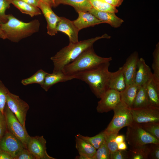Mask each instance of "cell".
<instances>
[{"label":"cell","instance_id":"1","mask_svg":"<svg viewBox=\"0 0 159 159\" xmlns=\"http://www.w3.org/2000/svg\"><path fill=\"white\" fill-rule=\"evenodd\" d=\"M110 62L103 63L91 69L73 74L74 79L84 81L92 92L100 99L109 89L111 72L109 70Z\"/></svg>","mask_w":159,"mask_h":159},{"label":"cell","instance_id":"2","mask_svg":"<svg viewBox=\"0 0 159 159\" xmlns=\"http://www.w3.org/2000/svg\"><path fill=\"white\" fill-rule=\"evenodd\" d=\"M111 36L106 34L101 36L88 39L75 43H70L50 58L54 66L53 71H62L63 67L73 61L87 49L93 46L97 41L102 39H109Z\"/></svg>","mask_w":159,"mask_h":159},{"label":"cell","instance_id":"3","mask_svg":"<svg viewBox=\"0 0 159 159\" xmlns=\"http://www.w3.org/2000/svg\"><path fill=\"white\" fill-rule=\"evenodd\" d=\"M7 19L6 22L1 24V27L6 39L12 42H18L39 30L40 23L38 19L25 22L11 14H8Z\"/></svg>","mask_w":159,"mask_h":159},{"label":"cell","instance_id":"4","mask_svg":"<svg viewBox=\"0 0 159 159\" xmlns=\"http://www.w3.org/2000/svg\"><path fill=\"white\" fill-rule=\"evenodd\" d=\"M111 57H103L95 53L93 46L86 50L73 61L66 65L62 71L65 74L72 75L86 71L105 62H110Z\"/></svg>","mask_w":159,"mask_h":159},{"label":"cell","instance_id":"5","mask_svg":"<svg viewBox=\"0 0 159 159\" xmlns=\"http://www.w3.org/2000/svg\"><path fill=\"white\" fill-rule=\"evenodd\" d=\"M114 115L111 121L104 130L106 133H118L122 128L127 127L133 122L130 109L121 101L113 110Z\"/></svg>","mask_w":159,"mask_h":159},{"label":"cell","instance_id":"6","mask_svg":"<svg viewBox=\"0 0 159 159\" xmlns=\"http://www.w3.org/2000/svg\"><path fill=\"white\" fill-rule=\"evenodd\" d=\"M126 140L130 146L159 144V140L145 131L140 123L133 122L127 127Z\"/></svg>","mask_w":159,"mask_h":159},{"label":"cell","instance_id":"7","mask_svg":"<svg viewBox=\"0 0 159 159\" xmlns=\"http://www.w3.org/2000/svg\"><path fill=\"white\" fill-rule=\"evenodd\" d=\"M4 113L5 117L8 131L19 139L23 143L25 148L30 136L14 114L6 104Z\"/></svg>","mask_w":159,"mask_h":159},{"label":"cell","instance_id":"8","mask_svg":"<svg viewBox=\"0 0 159 159\" xmlns=\"http://www.w3.org/2000/svg\"><path fill=\"white\" fill-rule=\"evenodd\" d=\"M6 104L25 129L26 114L29 108L28 104L19 96L9 92L8 94Z\"/></svg>","mask_w":159,"mask_h":159},{"label":"cell","instance_id":"9","mask_svg":"<svg viewBox=\"0 0 159 159\" xmlns=\"http://www.w3.org/2000/svg\"><path fill=\"white\" fill-rule=\"evenodd\" d=\"M130 111L133 121L138 123L159 122V107L151 105Z\"/></svg>","mask_w":159,"mask_h":159},{"label":"cell","instance_id":"10","mask_svg":"<svg viewBox=\"0 0 159 159\" xmlns=\"http://www.w3.org/2000/svg\"><path fill=\"white\" fill-rule=\"evenodd\" d=\"M100 99L96 107L97 111L100 113L113 110L121 102L120 92L111 89L107 90Z\"/></svg>","mask_w":159,"mask_h":159},{"label":"cell","instance_id":"11","mask_svg":"<svg viewBox=\"0 0 159 159\" xmlns=\"http://www.w3.org/2000/svg\"><path fill=\"white\" fill-rule=\"evenodd\" d=\"M24 148L25 147L22 142L8 131L0 139V151L8 153L14 159Z\"/></svg>","mask_w":159,"mask_h":159},{"label":"cell","instance_id":"12","mask_svg":"<svg viewBox=\"0 0 159 159\" xmlns=\"http://www.w3.org/2000/svg\"><path fill=\"white\" fill-rule=\"evenodd\" d=\"M46 143V140L43 136H30L27 148L36 159H56L48 154Z\"/></svg>","mask_w":159,"mask_h":159},{"label":"cell","instance_id":"13","mask_svg":"<svg viewBox=\"0 0 159 159\" xmlns=\"http://www.w3.org/2000/svg\"><path fill=\"white\" fill-rule=\"evenodd\" d=\"M51 7L46 3L40 0L38 7L41 11L47 21V33L52 36L57 33V27L60 18L55 14Z\"/></svg>","mask_w":159,"mask_h":159},{"label":"cell","instance_id":"14","mask_svg":"<svg viewBox=\"0 0 159 159\" xmlns=\"http://www.w3.org/2000/svg\"><path fill=\"white\" fill-rule=\"evenodd\" d=\"M139 59L138 53L135 51L127 58L125 62L122 67L125 78L126 87L135 83Z\"/></svg>","mask_w":159,"mask_h":159},{"label":"cell","instance_id":"15","mask_svg":"<svg viewBox=\"0 0 159 159\" xmlns=\"http://www.w3.org/2000/svg\"><path fill=\"white\" fill-rule=\"evenodd\" d=\"M57 30L66 34L69 37L70 43L78 42V34L79 30L73 23L72 21L63 17H60Z\"/></svg>","mask_w":159,"mask_h":159},{"label":"cell","instance_id":"16","mask_svg":"<svg viewBox=\"0 0 159 159\" xmlns=\"http://www.w3.org/2000/svg\"><path fill=\"white\" fill-rule=\"evenodd\" d=\"M78 17L72 21L80 31L85 28L104 23L88 11H78Z\"/></svg>","mask_w":159,"mask_h":159},{"label":"cell","instance_id":"17","mask_svg":"<svg viewBox=\"0 0 159 159\" xmlns=\"http://www.w3.org/2000/svg\"><path fill=\"white\" fill-rule=\"evenodd\" d=\"M74 79L73 75L65 74L62 71L53 72L52 73H47L43 84L41 85L45 91L47 92L53 85L60 82L66 81Z\"/></svg>","mask_w":159,"mask_h":159},{"label":"cell","instance_id":"18","mask_svg":"<svg viewBox=\"0 0 159 159\" xmlns=\"http://www.w3.org/2000/svg\"><path fill=\"white\" fill-rule=\"evenodd\" d=\"M153 76L150 67L142 58L139 59L137 64L135 83L139 86L146 84Z\"/></svg>","mask_w":159,"mask_h":159},{"label":"cell","instance_id":"19","mask_svg":"<svg viewBox=\"0 0 159 159\" xmlns=\"http://www.w3.org/2000/svg\"><path fill=\"white\" fill-rule=\"evenodd\" d=\"M88 12L104 23H107L114 28L119 27L124 22L123 20L117 17L115 13L99 11L93 7Z\"/></svg>","mask_w":159,"mask_h":159},{"label":"cell","instance_id":"20","mask_svg":"<svg viewBox=\"0 0 159 159\" xmlns=\"http://www.w3.org/2000/svg\"><path fill=\"white\" fill-rule=\"evenodd\" d=\"M139 87L134 83L126 87L123 91L120 92L121 101L130 109L132 108Z\"/></svg>","mask_w":159,"mask_h":159},{"label":"cell","instance_id":"21","mask_svg":"<svg viewBox=\"0 0 159 159\" xmlns=\"http://www.w3.org/2000/svg\"><path fill=\"white\" fill-rule=\"evenodd\" d=\"M109 86V89L114 90L119 92L125 89L126 82L122 67L115 72H111Z\"/></svg>","mask_w":159,"mask_h":159},{"label":"cell","instance_id":"22","mask_svg":"<svg viewBox=\"0 0 159 159\" xmlns=\"http://www.w3.org/2000/svg\"><path fill=\"white\" fill-rule=\"evenodd\" d=\"M146 86L150 105L159 107V82L155 80L153 75Z\"/></svg>","mask_w":159,"mask_h":159},{"label":"cell","instance_id":"23","mask_svg":"<svg viewBox=\"0 0 159 159\" xmlns=\"http://www.w3.org/2000/svg\"><path fill=\"white\" fill-rule=\"evenodd\" d=\"M75 147L79 155L87 156L93 159L96 149L92 145L79 137L75 136Z\"/></svg>","mask_w":159,"mask_h":159},{"label":"cell","instance_id":"24","mask_svg":"<svg viewBox=\"0 0 159 159\" xmlns=\"http://www.w3.org/2000/svg\"><path fill=\"white\" fill-rule=\"evenodd\" d=\"M54 7L59 4L69 5L77 11H88L93 8L89 0H54Z\"/></svg>","mask_w":159,"mask_h":159},{"label":"cell","instance_id":"25","mask_svg":"<svg viewBox=\"0 0 159 159\" xmlns=\"http://www.w3.org/2000/svg\"><path fill=\"white\" fill-rule=\"evenodd\" d=\"M150 105H151L147 93L146 84L140 86L134 101L132 108H139Z\"/></svg>","mask_w":159,"mask_h":159},{"label":"cell","instance_id":"26","mask_svg":"<svg viewBox=\"0 0 159 159\" xmlns=\"http://www.w3.org/2000/svg\"><path fill=\"white\" fill-rule=\"evenodd\" d=\"M11 4L22 13L28 14L31 17L42 14V12L38 7L20 0H14Z\"/></svg>","mask_w":159,"mask_h":159},{"label":"cell","instance_id":"27","mask_svg":"<svg viewBox=\"0 0 159 159\" xmlns=\"http://www.w3.org/2000/svg\"><path fill=\"white\" fill-rule=\"evenodd\" d=\"M148 144L130 146L128 151V159H148Z\"/></svg>","mask_w":159,"mask_h":159},{"label":"cell","instance_id":"28","mask_svg":"<svg viewBox=\"0 0 159 159\" xmlns=\"http://www.w3.org/2000/svg\"><path fill=\"white\" fill-rule=\"evenodd\" d=\"M47 73L42 69L39 70L31 76L22 80L21 83L25 86L34 83L39 84L41 86L43 84Z\"/></svg>","mask_w":159,"mask_h":159},{"label":"cell","instance_id":"29","mask_svg":"<svg viewBox=\"0 0 159 159\" xmlns=\"http://www.w3.org/2000/svg\"><path fill=\"white\" fill-rule=\"evenodd\" d=\"M76 135L87 142L96 150L102 145L105 139V134L104 130L97 135L91 137L83 136L80 134H78Z\"/></svg>","mask_w":159,"mask_h":159},{"label":"cell","instance_id":"30","mask_svg":"<svg viewBox=\"0 0 159 159\" xmlns=\"http://www.w3.org/2000/svg\"><path fill=\"white\" fill-rule=\"evenodd\" d=\"M92 7L101 11L117 13L118 10L116 7L105 2L104 0H89Z\"/></svg>","mask_w":159,"mask_h":159},{"label":"cell","instance_id":"31","mask_svg":"<svg viewBox=\"0 0 159 159\" xmlns=\"http://www.w3.org/2000/svg\"><path fill=\"white\" fill-rule=\"evenodd\" d=\"M140 124L145 131L159 140V122Z\"/></svg>","mask_w":159,"mask_h":159},{"label":"cell","instance_id":"32","mask_svg":"<svg viewBox=\"0 0 159 159\" xmlns=\"http://www.w3.org/2000/svg\"><path fill=\"white\" fill-rule=\"evenodd\" d=\"M153 61L152 68L153 71V73L154 77L159 82V44L156 45L155 48L153 53Z\"/></svg>","mask_w":159,"mask_h":159},{"label":"cell","instance_id":"33","mask_svg":"<svg viewBox=\"0 0 159 159\" xmlns=\"http://www.w3.org/2000/svg\"><path fill=\"white\" fill-rule=\"evenodd\" d=\"M105 141L110 154L118 150L117 144L115 142V138L118 133L105 132Z\"/></svg>","mask_w":159,"mask_h":159},{"label":"cell","instance_id":"34","mask_svg":"<svg viewBox=\"0 0 159 159\" xmlns=\"http://www.w3.org/2000/svg\"><path fill=\"white\" fill-rule=\"evenodd\" d=\"M97 150L93 159H110V153L105 140Z\"/></svg>","mask_w":159,"mask_h":159},{"label":"cell","instance_id":"35","mask_svg":"<svg viewBox=\"0 0 159 159\" xmlns=\"http://www.w3.org/2000/svg\"><path fill=\"white\" fill-rule=\"evenodd\" d=\"M9 92L8 89L0 80V111L3 113L6 104L7 96Z\"/></svg>","mask_w":159,"mask_h":159},{"label":"cell","instance_id":"36","mask_svg":"<svg viewBox=\"0 0 159 159\" xmlns=\"http://www.w3.org/2000/svg\"><path fill=\"white\" fill-rule=\"evenodd\" d=\"M11 4L7 0H0V23L6 22L8 21L6 10L9 8Z\"/></svg>","mask_w":159,"mask_h":159},{"label":"cell","instance_id":"37","mask_svg":"<svg viewBox=\"0 0 159 159\" xmlns=\"http://www.w3.org/2000/svg\"><path fill=\"white\" fill-rule=\"evenodd\" d=\"M149 152L148 159H159V144H148Z\"/></svg>","mask_w":159,"mask_h":159},{"label":"cell","instance_id":"38","mask_svg":"<svg viewBox=\"0 0 159 159\" xmlns=\"http://www.w3.org/2000/svg\"><path fill=\"white\" fill-rule=\"evenodd\" d=\"M14 159H36L34 155L27 149L24 148L15 156Z\"/></svg>","mask_w":159,"mask_h":159},{"label":"cell","instance_id":"39","mask_svg":"<svg viewBox=\"0 0 159 159\" xmlns=\"http://www.w3.org/2000/svg\"><path fill=\"white\" fill-rule=\"evenodd\" d=\"M110 159H128V151L117 150L110 154Z\"/></svg>","mask_w":159,"mask_h":159},{"label":"cell","instance_id":"40","mask_svg":"<svg viewBox=\"0 0 159 159\" xmlns=\"http://www.w3.org/2000/svg\"><path fill=\"white\" fill-rule=\"evenodd\" d=\"M7 131L4 113L0 111V139Z\"/></svg>","mask_w":159,"mask_h":159},{"label":"cell","instance_id":"41","mask_svg":"<svg viewBox=\"0 0 159 159\" xmlns=\"http://www.w3.org/2000/svg\"><path fill=\"white\" fill-rule=\"evenodd\" d=\"M105 2L113 6L118 7L120 5L123 0H104Z\"/></svg>","mask_w":159,"mask_h":159},{"label":"cell","instance_id":"42","mask_svg":"<svg viewBox=\"0 0 159 159\" xmlns=\"http://www.w3.org/2000/svg\"><path fill=\"white\" fill-rule=\"evenodd\" d=\"M0 159H14V158L8 153L0 151Z\"/></svg>","mask_w":159,"mask_h":159},{"label":"cell","instance_id":"43","mask_svg":"<svg viewBox=\"0 0 159 159\" xmlns=\"http://www.w3.org/2000/svg\"><path fill=\"white\" fill-rule=\"evenodd\" d=\"M29 4L38 7L39 3L40 0H20Z\"/></svg>","mask_w":159,"mask_h":159},{"label":"cell","instance_id":"44","mask_svg":"<svg viewBox=\"0 0 159 159\" xmlns=\"http://www.w3.org/2000/svg\"><path fill=\"white\" fill-rule=\"evenodd\" d=\"M127 149V146L125 141L117 144V149L119 150H126Z\"/></svg>","mask_w":159,"mask_h":159},{"label":"cell","instance_id":"45","mask_svg":"<svg viewBox=\"0 0 159 159\" xmlns=\"http://www.w3.org/2000/svg\"><path fill=\"white\" fill-rule=\"evenodd\" d=\"M125 139V137L123 135H118L115 138V142L117 144L124 141Z\"/></svg>","mask_w":159,"mask_h":159},{"label":"cell","instance_id":"46","mask_svg":"<svg viewBox=\"0 0 159 159\" xmlns=\"http://www.w3.org/2000/svg\"><path fill=\"white\" fill-rule=\"evenodd\" d=\"M41 0L49 6L51 7L54 6V0Z\"/></svg>","mask_w":159,"mask_h":159},{"label":"cell","instance_id":"47","mask_svg":"<svg viewBox=\"0 0 159 159\" xmlns=\"http://www.w3.org/2000/svg\"><path fill=\"white\" fill-rule=\"evenodd\" d=\"M0 38L2 39H6V37L4 33L3 32L1 29V24L0 23Z\"/></svg>","mask_w":159,"mask_h":159},{"label":"cell","instance_id":"48","mask_svg":"<svg viewBox=\"0 0 159 159\" xmlns=\"http://www.w3.org/2000/svg\"><path fill=\"white\" fill-rule=\"evenodd\" d=\"M76 159H90L88 157L83 155H79L76 156L75 158Z\"/></svg>","mask_w":159,"mask_h":159},{"label":"cell","instance_id":"49","mask_svg":"<svg viewBox=\"0 0 159 159\" xmlns=\"http://www.w3.org/2000/svg\"><path fill=\"white\" fill-rule=\"evenodd\" d=\"M10 4H11L12 1L14 0H7Z\"/></svg>","mask_w":159,"mask_h":159}]
</instances>
